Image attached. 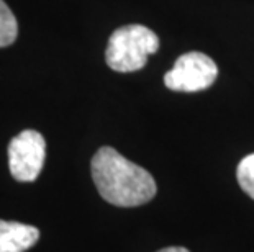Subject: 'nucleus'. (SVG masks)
<instances>
[{
    "label": "nucleus",
    "mask_w": 254,
    "mask_h": 252,
    "mask_svg": "<svg viewBox=\"0 0 254 252\" xmlns=\"http://www.w3.org/2000/svg\"><path fill=\"white\" fill-rule=\"evenodd\" d=\"M158 252H190V251L186 249V248H164Z\"/></svg>",
    "instance_id": "obj_8"
},
{
    "label": "nucleus",
    "mask_w": 254,
    "mask_h": 252,
    "mask_svg": "<svg viewBox=\"0 0 254 252\" xmlns=\"http://www.w3.org/2000/svg\"><path fill=\"white\" fill-rule=\"evenodd\" d=\"M18 35V23L8 5L0 0V48L10 46L17 40Z\"/></svg>",
    "instance_id": "obj_6"
},
{
    "label": "nucleus",
    "mask_w": 254,
    "mask_h": 252,
    "mask_svg": "<svg viewBox=\"0 0 254 252\" xmlns=\"http://www.w3.org/2000/svg\"><path fill=\"white\" fill-rule=\"evenodd\" d=\"M46 157V141L41 133L25 130L8 144L10 174L18 182H33L40 175Z\"/></svg>",
    "instance_id": "obj_4"
},
{
    "label": "nucleus",
    "mask_w": 254,
    "mask_h": 252,
    "mask_svg": "<svg viewBox=\"0 0 254 252\" xmlns=\"http://www.w3.org/2000/svg\"><path fill=\"white\" fill-rule=\"evenodd\" d=\"M40 239V231L30 224L0 219V252H25Z\"/></svg>",
    "instance_id": "obj_5"
},
{
    "label": "nucleus",
    "mask_w": 254,
    "mask_h": 252,
    "mask_svg": "<svg viewBox=\"0 0 254 252\" xmlns=\"http://www.w3.org/2000/svg\"><path fill=\"white\" fill-rule=\"evenodd\" d=\"M218 67L210 56L198 51L182 54L174 67L166 72L164 84L176 92H200L212 87L217 80Z\"/></svg>",
    "instance_id": "obj_3"
},
{
    "label": "nucleus",
    "mask_w": 254,
    "mask_h": 252,
    "mask_svg": "<svg viewBox=\"0 0 254 252\" xmlns=\"http://www.w3.org/2000/svg\"><path fill=\"white\" fill-rule=\"evenodd\" d=\"M92 179L105 202L115 206H139L156 195V182L148 170L139 167L110 146L100 148L90 162Z\"/></svg>",
    "instance_id": "obj_1"
},
{
    "label": "nucleus",
    "mask_w": 254,
    "mask_h": 252,
    "mask_svg": "<svg viewBox=\"0 0 254 252\" xmlns=\"http://www.w3.org/2000/svg\"><path fill=\"white\" fill-rule=\"evenodd\" d=\"M159 48V38L143 25H127L115 30L109 40L105 59L117 72H134L146 66L149 54Z\"/></svg>",
    "instance_id": "obj_2"
},
{
    "label": "nucleus",
    "mask_w": 254,
    "mask_h": 252,
    "mask_svg": "<svg viewBox=\"0 0 254 252\" xmlns=\"http://www.w3.org/2000/svg\"><path fill=\"white\" fill-rule=\"evenodd\" d=\"M236 179L243 192L254 200V152L248 154L246 157H243L241 162L238 164Z\"/></svg>",
    "instance_id": "obj_7"
}]
</instances>
